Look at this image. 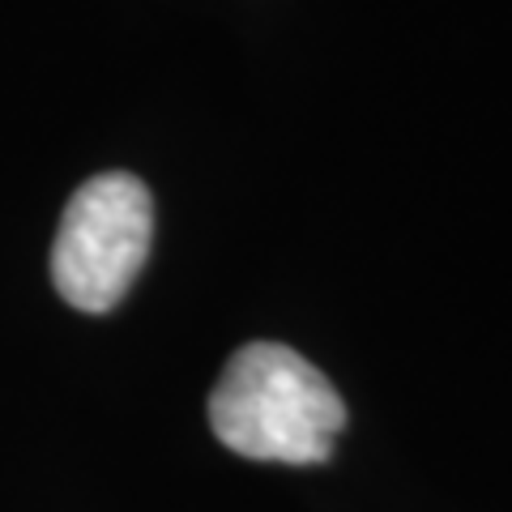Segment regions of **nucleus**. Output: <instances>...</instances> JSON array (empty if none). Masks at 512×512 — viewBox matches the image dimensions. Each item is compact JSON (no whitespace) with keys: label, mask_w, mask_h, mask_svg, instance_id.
<instances>
[{"label":"nucleus","mask_w":512,"mask_h":512,"mask_svg":"<svg viewBox=\"0 0 512 512\" xmlns=\"http://www.w3.org/2000/svg\"><path fill=\"white\" fill-rule=\"evenodd\" d=\"M210 427L231 453L282 466H320L346 427V406L325 372L291 346L235 350L210 393Z\"/></svg>","instance_id":"nucleus-1"},{"label":"nucleus","mask_w":512,"mask_h":512,"mask_svg":"<svg viewBox=\"0 0 512 512\" xmlns=\"http://www.w3.org/2000/svg\"><path fill=\"white\" fill-rule=\"evenodd\" d=\"M154 239L150 188L128 171L94 175L69 197L52 244V282L77 312H111L137 282Z\"/></svg>","instance_id":"nucleus-2"}]
</instances>
